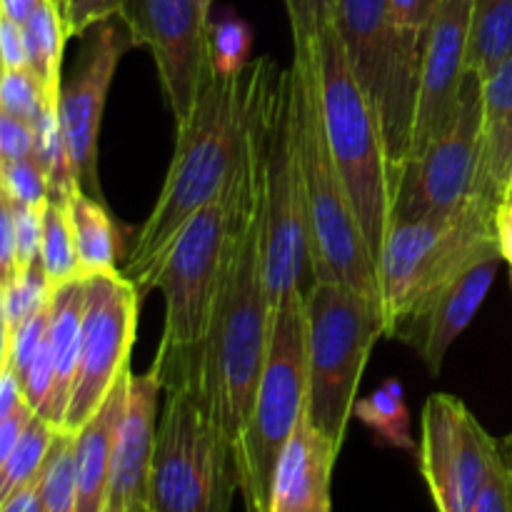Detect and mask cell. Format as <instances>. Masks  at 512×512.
Masks as SVG:
<instances>
[{
    "label": "cell",
    "mask_w": 512,
    "mask_h": 512,
    "mask_svg": "<svg viewBox=\"0 0 512 512\" xmlns=\"http://www.w3.org/2000/svg\"><path fill=\"white\" fill-rule=\"evenodd\" d=\"M0 55H3V70H30L25 28L8 15H0Z\"/></svg>",
    "instance_id": "cell-42"
},
{
    "label": "cell",
    "mask_w": 512,
    "mask_h": 512,
    "mask_svg": "<svg viewBox=\"0 0 512 512\" xmlns=\"http://www.w3.org/2000/svg\"><path fill=\"white\" fill-rule=\"evenodd\" d=\"M470 10L473 0H440V8L425 38L408 160L418 158L433 140L448 133L458 118L460 90L468 75L465 60H468Z\"/></svg>",
    "instance_id": "cell-17"
},
{
    "label": "cell",
    "mask_w": 512,
    "mask_h": 512,
    "mask_svg": "<svg viewBox=\"0 0 512 512\" xmlns=\"http://www.w3.org/2000/svg\"><path fill=\"white\" fill-rule=\"evenodd\" d=\"M35 130L33 123L15 115L0 113V158L23 160L33 155Z\"/></svg>",
    "instance_id": "cell-41"
},
{
    "label": "cell",
    "mask_w": 512,
    "mask_h": 512,
    "mask_svg": "<svg viewBox=\"0 0 512 512\" xmlns=\"http://www.w3.org/2000/svg\"><path fill=\"white\" fill-rule=\"evenodd\" d=\"M83 38L85 48L78 65L60 90V123L80 190L103 200V185L98 175L100 123H103L105 100L115 68L120 58L135 48V43L120 15L93 25Z\"/></svg>",
    "instance_id": "cell-16"
},
{
    "label": "cell",
    "mask_w": 512,
    "mask_h": 512,
    "mask_svg": "<svg viewBox=\"0 0 512 512\" xmlns=\"http://www.w3.org/2000/svg\"><path fill=\"white\" fill-rule=\"evenodd\" d=\"M65 205H68L70 225H73L80 278H95V275L118 270L115 263H118L120 238L108 205L83 190H75Z\"/></svg>",
    "instance_id": "cell-24"
},
{
    "label": "cell",
    "mask_w": 512,
    "mask_h": 512,
    "mask_svg": "<svg viewBox=\"0 0 512 512\" xmlns=\"http://www.w3.org/2000/svg\"><path fill=\"white\" fill-rule=\"evenodd\" d=\"M498 238H500L503 258L505 263L510 265V275H512V198L505 200L498 210Z\"/></svg>",
    "instance_id": "cell-46"
},
{
    "label": "cell",
    "mask_w": 512,
    "mask_h": 512,
    "mask_svg": "<svg viewBox=\"0 0 512 512\" xmlns=\"http://www.w3.org/2000/svg\"><path fill=\"white\" fill-rule=\"evenodd\" d=\"M338 455V445L315 428L305 410L275 468L268 512H330V483Z\"/></svg>",
    "instance_id": "cell-20"
},
{
    "label": "cell",
    "mask_w": 512,
    "mask_h": 512,
    "mask_svg": "<svg viewBox=\"0 0 512 512\" xmlns=\"http://www.w3.org/2000/svg\"><path fill=\"white\" fill-rule=\"evenodd\" d=\"M0 183L3 198L13 205L48 208L50 180L33 155L23 160H0Z\"/></svg>",
    "instance_id": "cell-33"
},
{
    "label": "cell",
    "mask_w": 512,
    "mask_h": 512,
    "mask_svg": "<svg viewBox=\"0 0 512 512\" xmlns=\"http://www.w3.org/2000/svg\"><path fill=\"white\" fill-rule=\"evenodd\" d=\"M500 445L468 405L453 395H430L423 408L420 473L438 512H475Z\"/></svg>",
    "instance_id": "cell-15"
},
{
    "label": "cell",
    "mask_w": 512,
    "mask_h": 512,
    "mask_svg": "<svg viewBox=\"0 0 512 512\" xmlns=\"http://www.w3.org/2000/svg\"><path fill=\"white\" fill-rule=\"evenodd\" d=\"M483 128V80L465 75L460 110L445 135L408 160L393 193V223L443 215L475 198Z\"/></svg>",
    "instance_id": "cell-13"
},
{
    "label": "cell",
    "mask_w": 512,
    "mask_h": 512,
    "mask_svg": "<svg viewBox=\"0 0 512 512\" xmlns=\"http://www.w3.org/2000/svg\"><path fill=\"white\" fill-rule=\"evenodd\" d=\"M335 30L383 128L390 193L410 158L425 40L390 23L388 0H338Z\"/></svg>",
    "instance_id": "cell-10"
},
{
    "label": "cell",
    "mask_w": 512,
    "mask_h": 512,
    "mask_svg": "<svg viewBox=\"0 0 512 512\" xmlns=\"http://www.w3.org/2000/svg\"><path fill=\"white\" fill-rule=\"evenodd\" d=\"M23 28L28 38L30 70L43 88V98L60 103V90H63L60 65H63L65 40H68L60 8L53 0H43Z\"/></svg>",
    "instance_id": "cell-26"
},
{
    "label": "cell",
    "mask_w": 512,
    "mask_h": 512,
    "mask_svg": "<svg viewBox=\"0 0 512 512\" xmlns=\"http://www.w3.org/2000/svg\"><path fill=\"white\" fill-rule=\"evenodd\" d=\"M475 512H512V473L503 458V450H498L495 455L488 483L480 493Z\"/></svg>",
    "instance_id": "cell-40"
},
{
    "label": "cell",
    "mask_w": 512,
    "mask_h": 512,
    "mask_svg": "<svg viewBox=\"0 0 512 512\" xmlns=\"http://www.w3.org/2000/svg\"><path fill=\"white\" fill-rule=\"evenodd\" d=\"M130 370L123 375L103 408L90 423L75 433V490L78 512H105L110 490V463H113V440L120 415L128 398Z\"/></svg>",
    "instance_id": "cell-22"
},
{
    "label": "cell",
    "mask_w": 512,
    "mask_h": 512,
    "mask_svg": "<svg viewBox=\"0 0 512 512\" xmlns=\"http://www.w3.org/2000/svg\"><path fill=\"white\" fill-rule=\"evenodd\" d=\"M0 512H45L43 495H40V475L0 500Z\"/></svg>",
    "instance_id": "cell-45"
},
{
    "label": "cell",
    "mask_w": 512,
    "mask_h": 512,
    "mask_svg": "<svg viewBox=\"0 0 512 512\" xmlns=\"http://www.w3.org/2000/svg\"><path fill=\"white\" fill-rule=\"evenodd\" d=\"M500 450H503V458H505V463H508V468L512 473V435H510L508 443H505V448H500Z\"/></svg>",
    "instance_id": "cell-48"
},
{
    "label": "cell",
    "mask_w": 512,
    "mask_h": 512,
    "mask_svg": "<svg viewBox=\"0 0 512 512\" xmlns=\"http://www.w3.org/2000/svg\"><path fill=\"white\" fill-rule=\"evenodd\" d=\"M353 415H358L380 440L393 448L415 450L413 433H410V410L405 403L403 385L398 380H388L383 388L355 403Z\"/></svg>",
    "instance_id": "cell-28"
},
{
    "label": "cell",
    "mask_w": 512,
    "mask_h": 512,
    "mask_svg": "<svg viewBox=\"0 0 512 512\" xmlns=\"http://www.w3.org/2000/svg\"><path fill=\"white\" fill-rule=\"evenodd\" d=\"M40 495L45 512H78L75 490V435L58 433L40 473Z\"/></svg>",
    "instance_id": "cell-31"
},
{
    "label": "cell",
    "mask_w": 512,
    "mask_h": 512,
    "mask_svg": "<svg viewBox=\"0 0 512 512\" xmlns=\"http://www.w3.org/2000/svg\"><path fill=\"white\" fill-rule=\"evenodd\" d=\"M390 23L400 33L415 35V38H428V30L433 25L435 13L440 8V0H388Z\"/></svg>",
    "instance_id": "cell-39"
},
{
    "label": "cell",
    "mask_w": 512,
    "mask_h": 512,
    "mask_svg": "<svg viewBox=\"0 0 512 512\" xmlns=\"http://www.w3.org/2000/svg\"><path fill=\"white\" fill-rule=\"evenodd\" d=\"M253 63L235 75L213 68L190 118L178 123L168 178L120 270L140 295L153 288L160 263L188 220L228 188L248 123Z\"/></svg>",
    "instance_id": "cell-2"
},
{
    "label": "cell",
    "mask_w": 512,
    "mask_h": 512,
    "mask_svg": "<svg viewBox=\"0 0 512 512\" xmlns=\"http://www.w3.org/2000/svg\"><path fill=\"white\" fill-rule=\"evenodd\" d=\"M135 512H150V508H140V510H135Z\"/></svg>",
    "instance_id": "cell-51"
},
{
    "label": "cell",
    "mask_w": 512,
    "mask_h": 512,
    "mask_svg": "<svg viewBox=\"0 0 512 512\" xmlns=\"http://www.w3.org/2000/svg\"><path fill=\"white\" fill-rule=\"evenodd\" d=\"M512 180V58L483 80V128L475 195L503 205Z\"/></svg>",
    "instance_id": "cell-21"
},
{
    "label": "cell",
    "mask_w": 512,
    "mask_h": 512,
    "mask_svg": "<svg viewBox=\"0 0 512 512\" xmlns=\"http://www.w3.org/2000/svg\"><path fill=\"white\" fill-rule=\"evenodd\" d=\"M40 265L48 275L50 285L70 283L80 278L78 250H75L73 225H70L68 205L53 203L50 200L45 210V233H43V250H40Z\"/></svg>",
    "instance_id": "cell-30"
},
{
    "label": "cell",
    "mask_w": 512,
    "mask_h": 512,
    "mask_svg": "<svg viewBox=\"0 0 512 512\" xmlns=\"http://www.w3.org/2000/svg\"><path fill=\"white\" fill-rule=\"evenodd\" d=\"M58 433L60 430L40 415L30 418L8 458L0 460V500L43 473V465L53 450Z\"/></svg>",
    "instance_id": "cell-27"
},
{
    "label": "cell",
    "mask_w": 512,
    "mask_h": 512,
    "mask_svg": "<svg viewBox=\"0 0 512 512\" xmlns=\"http://www.w3.org/2000/svg\"><path fill=\"white\" fill-rule=\"evenodd\" d=\"M40 3H43V0H0V10H3V15L13 18L15 23L25 25L30 15L38 10Z\"/></svg>",
    "instance_id": "cell-47"
},
{
    "label": "cell",
    "mask_w": 512,
    "mask_h": 512,
    "mask_svg": "<svg viewBox=\"0 0 512 512\" xmlns=\"http://www.w3.org/2000/svg\"><path fill=\"white\" fill-rule=\"evenodd\" d=\"M230 223L233 193L228 180V188L180 230L155 275L153 288H160L165 298V328L153 370L163 390L193 378L218 300Z\"/></svg>",
    "instance_id": "cell-8"
},
{
    "label": "cell",
    "mask_w": 512,
    "mask_h": 512,
    "mask_svg": "<svg viewBox=\"0 0 512 512\" xmlns=\"http://www.w3.org/2000/svg\"><path fill=\"white\" fill-rule=\"evenodd\" d=\"M83 320H85V280L53 288L50 300V350L55 363V388L50 403L48 423L63 428L70 398H73L75 378H78L80 348H83Z\"/></svg>",
    "instance_id": "cell-23"
},
{
    "label": "cell",
    "mask_w": 512,
    "mask_h": 512,
    "mask_svg": "<svg viewBox=\"0 0 512 512\" xmlns=\"http://www.w3.org/2000/svg\"><path fill=\"white\" fill-rule=\"evenodd\" d=\"M498 205L475 195L458 210L390 225L378 258L385 335L433 290L490 255H500Z\"/></svg>",
    "instance_id": "cell-5"
},
{
    "label": "cell",
    "mask_w": 512,
    "mask_h": 512,
    "mask_svg": "<svg viewBox=\"0 0 512 512\" xmlns=\"http://www.w3.org/2000/svg\"><path fill=\"white\" fill-rule=\"evenodd\" d=\"M140 290L120 270L85 278L83 348L78 378L60 433H78L95 418L115 385L128 373L138 333Z\"/></svg>",
    "instance_id": "cell-12"
},
{
    "label": "cell",
    "mask_w": 512,
    "mask_h": 512,
    "mask_svg": "<svg viewBox=\"0 0 512 512\" xmlns=\"http://www.w3.org/2000/svg\"><path fill=\"white\" fill-rule=\"evenodd\" d=\"M258 60L253 63V90L243 143L230 175L233 223L220 275L218 300L208 338L198 353L190 388L215 423L235 445L253 410L270 343V293L265 273V198L263 138H260Z\"/></svg>",
    "instance_id": "cell-1"
},
{
    "label": "cell",
    "mask_w": 512,
    "mask_h": 512,
    "mask_svg": "<svg viewBox=\"0 0 512 512\" xmlns=\"http://www.w3.org/2000/svg\"><path fill=\"white\" fill-rule=\"evenodd\" d=\"M238 468L230 440L190 385L165 388L150 473V512H230Z\"/></svg>",
    "instance_id": "cell-11"
},
{
    "label": "cell",
    "mask_w": 512,
    "mask_h": 512,
    "mask_svg": "<svg viewBox=\"0 0 512 512\" xmlns=\"http://www.w3.org/2000/svg\"><path fill=\"white\" fill-rule=\"evenodd\" d=\"M43 100V88L33 70H3L0 75V113L33 123Z\"/></svg>",
    "instance_id": "cell-36"
},
{
    "label": "cell",
    "mask_w": 512,
    "mask_h": 512,
    "mask_svg": "<svg viewBox=\"0 0 512 512\" xmlns=\"http://www.w3.org/2000/svg\"><path fill=\"white\" fill-rule=\"evenodd\" d=\"M53 300V285L45 275L43 265L18 270L13 278L3 280L0 293V315H3V343L15 333L20 323L45 310Z\"/></svg>",
    "instance_id": "cell-29"
},
{
    "label": "cell",
    "mask_w": 512,
    "mask_h": 512,
    "mask_svg": "<svg viewBox=\"0 0 512 512\" xmlns=\"http://www.w3.org/2000/svg\"><path fill=\"white\" fill-rule=\"evenodd\" d=\"M512 198V180H510V188H508V195H505V200Z\"/></svg>",
    "instance_id": "cell-49"
},
{
    "label": "cell",
    "mask_w": 512,
    "mask_h": 512,
    "mask_svg": "<svg viewBox=\"0 0 512 512\" xmlns=\"http://www.w3.org/2000/svg\"><path fill=\"white\" fill-rule=\"evenodd\" d=\"M318 48V45H315ZM298 98V150L308 205L310 248L315 280H335L380 303L378 263L365 243L363 228L338 173L325 133L320 103L318 50L308 58L293 55Z\"/></svg>",
    "instance_id": "cell-4"
},
{
    "label": "cell",
    "mask_w": 512,
    "mask_h": 512,
    "mask_svg": "<svg viewBox=\"0 0 512 512\" xmlns=\"http://www.w3.org/2000/svg\"><path fill=\"white\" fill-rule=\"evenodd\" d=\"M308 318V413L315 428L343 448L363 370L385 335L378 300L335 280H313L305 293Z\"/></svg>",
    "instance_id": "cell-9"
},
{
    "label": "cell",
    "mask_w": 512,
    "mask_h": 512,
    "mask_svg": "<svg viewBox=\"0 0 512 512\" xmlns=\"http://www.w3.org/2000/svg\"><path fill=\"white\" fill-rule=\"evenodd\" d=\"M315 50L330 153L350 195L355 218L363 228L365 243L378 263L393 225V193L383 128L368 95L353 75L343 40L333 23L323 30Z\"/></svg>",
    "instance_id": "cell-6"
},
{
    "label": "cell",
    "mask_w": 512,
    "mask_h": 512,
    "mask_svg": "<svg viewBox=\"0 0 512 512\" xmlns=\"http://www.w3.org/2000/svg\"><path fill=\"white\" fill-rule=\"evenodd\" d=\"M15 273H18V240H15L13 205L3 198V210H0V275H3V280H8Z\"/></svg>",
    "instance_id": "cell-43"
},
{
    "label": "cell",
    "mask_w": 512,
    "mask_h": 512,
    "mask_svg": "<svg viewBox=\"0 0 512 512\" xmlns=\"http://www.w3.org/2000/svg\"><path fill=\"white\" fill-rule=\"evenodd\" d=\"M503 253L490 255V258L480 260L473 268L460 273L458 278L448 280L425 295L398 325H395L390 338L403 340L405 345L418 353V358L428 365L433 375H440L445 363V355L453 348L455 340L460 338L480 305L485 303L493 285L498 265L503 263Z\"/></svg>",
    "instance_id": "cell-18"
},
{
    "label": "cell",
    "mask_w": 512,
    "mask_h": 512,
    "mask_svg": "<svg viewBox=\"0 0 512 512\" xmlns=\"http://www.w3.org/2000/svg\"><path fill=\"white\" fill-rule=\"evenodd\" d=\"M160 390H163V383L153 368L143 375L130 373L125 410L120 415L113 440L105 512H135L148 508Z\"/></svg>",
    "instance_id": "cell-19"
},
{
    "label": "cell",
    "mask_w": 512,
    "mask_h": 512,
    "mask_svg": "<svg viewBox=\"0 0 512 512\" xmlns=\"http://www.w3.org/2000/svg\"><path fill=\"white\" fill-rule=\"evenodd\" d=\"M308 405V318L305 295L300 293L273 310L268 358L255 390L253 410L233 445L245 512H268L275 468Z\"/></svg>",
    "instance_id": "cell-7"
},
{
    "label": "cell",
    "mask_w": 512,
    "mask_h": 512,
    "mask_svg": "<svg viewBox=\"0 0 512 512\" xmlns=\"http://www.w3.org/2000/svg\"><path fill=\"white\" fill-rule=\"evenodd\" d=\"M260 138H263V198H265V273L270 310L313 285L308 205L298 150V98L293 65L275 68L258 58Z\"/></svg>",
    "instance_id": "cell-3"
},
{
    "label": "cell",
    "mask_w": 512,
    "mask_h": 512,
    "mask_svg": "<svg viewBox=\"0 0 512 512\" xmlns=\"http://www.w3.org/2000/svg\"><path fill=\"white\" fill-rule=\"evenodd\" d=\"M250 50H253V30L243 18L228 13L210 23V60L218 73H243L253 63Z\"/></svg>",
    "instance_id": "cell-32"
},
{
    "label": "cell",
    "mask_w": 512,
    "mask_h": 512,
    "mask_svg": "<svg viewBox=\"0 0 512 512\" xmlns=\"http://www.w3.org/2000/svg\"><path fill=\"white\" fill-rule=\"evenodd\" d=\"M512 58V0H473L468 73L485 80Z\"/></svg>",
    "instance_id": "cell-25"
},
{
    "label": "cell",
    "mask_w": 512,
    "mask_h": 512,
    "mask_svg": "<svg viewBox=\"0 0 512 512\" xmlns=\"http://www.w3.org/2000/svg\"><path fill=\"white\" fill-rule=\"evenodd\" d=\"M290 30H293V50L300 58L315 53L320 35L335 20L338 0H285Z\"/></svg>",
    "instance_id": "cell-34"
},
{
    "label": "cell",
    "mask_w": 512,
    "mask_h": 512,
    "mask_svg": "<svg viewBox=\"0 0 512 512\" xmlns=\"http://www.w3.org/2000/svg\"><path fill=\"white\" fill-rule=\"evenodd\" d=\"M53 3L58 5V8H63V3H65V0H53Z\"/></svg>",
    "instance_id": "cell-50"
},
{
    "label": "cell",
    "mask_w": 512,
    "mask_h": 512,
    "mask_svg": "<svg viewBox=\"0 0 512 512\" xmlns=\"http://www.w3.org/2000/svg\"><path fill=\"white\" fill-rule=\"evenodd\" d=\"M45 210L48 208L13 205L15 240H18V270H25L30 268V265L40 263V250H43L45 233Z\"/></svg>",
    "instance_id": "cell-37"
},
{
    "label": "cell",
    "mask_w": 512,
    "mask_h": 512,
    "mask_svg": "<svg viewBox=\"0 0 512 512\" xmlns=\"http://www.w3.org/2000/svg\"><path fill=\"white\" fill-rule=\"evenodd\" d=\"M210 3L213 0H123L120 18L135 45H148L158 68L175 125L190 118L210 60Z\"/></svg>",
    "instance_id": "cell-14"
},
{
    "label": "cell",
    "mask_w": 512,
    "mask_h": 512,
    "mask_svg": "<svg viewBox=\"0 0 512 512\" xmlns=\"http://www.w3.org/2000/svg\"><path fill=\"white\" fill-rule=\"evenodd\" d=\"M33 408H30L28 403L20 405L15 413L5 415V418H0V460H5L10 455V450L15 448V443L20 440V435H23L25 425L30 423V418H33Z\"/></svg>",
    "instance_id": "cell-44"
},
{
    "label": "cell",
    "mask_w": 512,
    "mask_h": 512,
    "mask_svg": "<svg viewBox=\"0 0 512 512\" xmlns=\"http://www.w3.org/2000/svg\"><path fill=\"white\" fill-rule=\"evenodd\" d=\"M123 10V0H65L63 15L68 38H83L93 25L115 18Z\"/></svg>",
    "instance_id": "cell-38"
},
{
    "label": "cell",
    "mask_w": 512,
    "mask_h": 512,
    "mask_svg": "<svg viewBox=\"0 0 512 512\" xmlns=\"http://www.w3.org/2000/svg\"><path fill=\"white\" fill-rule=\"evenodd\" d=\"M48 330H50V305L45 310H40V313H35L33 318L25 320V323H20L18 328H15V333L5 340L0 368H10L15 375H18L20 383H23L35 353L40 350L43 340L48 338Z\"/></svg>",
    "instance_id": "cell-35"
}]
</instances>
